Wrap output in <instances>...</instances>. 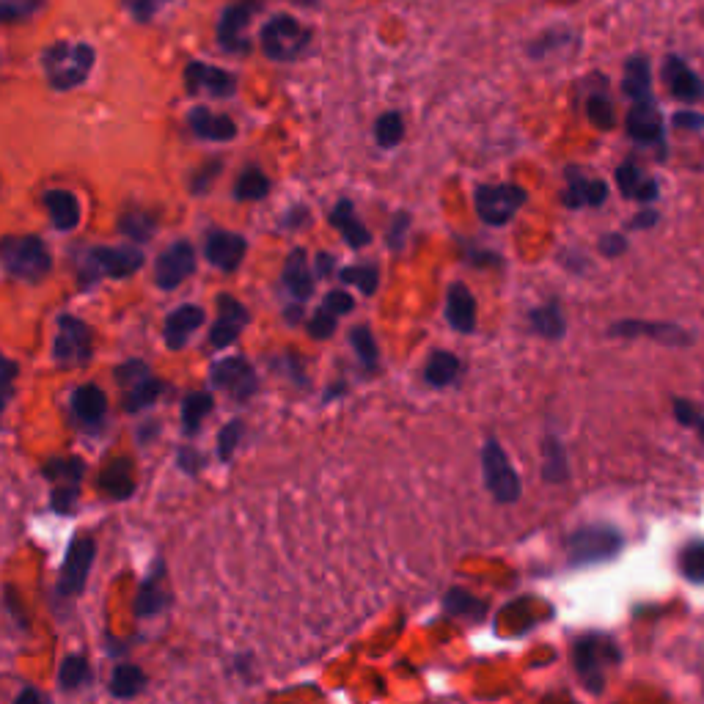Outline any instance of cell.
I'll list each match as a JSON object with an SVG mask.
<instances>
[{"mask_svg":"<svg viewBox=\"0 0 704 704\" xmlns=\"http://www.w3.org/2000/svg\"><path fill=\"white\" fill-rule=\"evenodd\" d=\"M0 267L11 278L36 284V281H42L44 275L50 273L53 259H50V251H47V245L39 237L22 234V237H3L0 240Z\"/></svg>","mask_w":704,"mask_h":704,"instance_id":"obj_1","label":"cell"},{"mask_svg":"<svg viewBox=\"0 0 704 704\" xmlns=\"http://www.w3.org/2000/svg\"><path fill=\"white\" fill-rule=\"evenodd\" d=\"M94 66V50L88 44H53L44 53V72L50 86L58 91H69V88L80 86Z\"/></svg>","mask_w":704,"mask_h":704,"instance_id":"obj_2","label":"cell"},{"mask_svg":"<svg viewBox=\"0 0 704 704\" xmlns=\"http://www.w3.org/2000/svg\"><path fill=\"white\" fill-rule=\"evenodd\" d=\"M619 660V649L608 636L592 633V636H583L575 649H572V663L581 682L592 693H600L605 688V671L608 666H614Z\"/></svg>","mask_w":704,"mask_h":704,"instance_id":"obj_3","label":"cell"},{"mask_svg":"<svg viewBox=\"0 0 704 704\" xmlns=\"http://www.w3.org/2000/svg\"><path fill=\"white\" fill-rule=\"evenodd\" d=\"M482 471H484V484L493 495L498 504H515L520 493H523V484L517 476L515 465L506 457V451L501 449L498 440H487L482 446Z\"/></svg>","mask_w":704,"mask_h":704,"instance_id":"obj_4","label":"cell"},{"mask_svg":"<svg viewBox=\"0 0 704 704\" xmlns=\"http://www.w3.org/2000/svg\"><path fill=\"white\" fill-rule=\"evenodd\" d=\"M567 550H570V564L575 567L603 564L622 550V534L614 526H586L572 534Z\"/></svg>","mask_w":704,"mask_h":704,"instance_id":"obj_5","label":"cell"},{"mask_svg":"<svg viewBox=\"0 0 704 704\" xmlns=\"http://www.w3.org/2000/svg\"><path fill=\"white\" fill-rule=\"evenodd\" d=\"M44 479L53 484V493H50V506L61 515H69L77 504V495H80V482H83V473H86V462L80 457H53V460L44 462Z\"/></svg>","mask_w":704,"mask_h":704,"instance_id":"obj_6","label":"cell"},{"mask_svg":"<svg viewBox=\"0 0 704 704\" xmlns=\"http://www.w3.org/2000/svg\"><path fill=\"white\" fill-rule=\"evenodd\" d=\"M94 355V336L80 317L61 314L53 339V358L61 366H86Z\"/></svg>","mask_w":704,"mask_h":704,"instance_id":"obj_7","label":"cell"},{"mask_svg":"<svg viewBox=\"0 0 704 704\" xmlns=\"http://www.w3.org/2000/svg\"><path fill=\"white\" fill-rule=\"evenodd\" d=\"M143 267V253L130 245L121 248H94L88 251L80 278L83 281H97V278H130Z\"/></svg>","mask_w":704,"mask_h":704,"instance_id":"obj_8","label":"cell"},{"mask_svg":"<svg viewBox=\"0 0 704 704\" xmlns=\"http://www.w3.org/2000/svg\"><path fill=\"white\" fill-rule=\"evenodd\" d=\"M526 190L520 185H479L476 187V212L487 226H506L526 204Z\"/></svg>","mask_w":704,"mask_h":704,"instance_id":"obj_9","label":"cell"},{"mask_svg":"<svg viewBox=\"0 0 704 704\" xmlns=\"http://www.w3.org/2000/svg\"><path fill=\"white\" fill-rule=\"evenodd\" d=\"M311 33L289 14H278L262 28V50L273 61H292L306 50Z\"/></svg>","mask_w":704,"mask_h":704,"instance_id":"obj_10","label":"cell"},{"mask_svg":"<svg viewBox=\"0 0 704 704\" xmlns=\"http://www.w3.org/2000/svg\"><path fill=\"white\" fill-rule=\"evenodd\" d=\"M94 556H97L94 539L88 534L72 537L64 564H61V575H58V594L61 597H77L86 589V578L91 572V564H94Z\"/></svg>","mask_w":704,"mask_h":704,"instance_id":"obj_11","label":"cell"},{"mask_svg":"<svg viewBox=\"0 0 704 704\" xmlns=\"http://www.w3.org/2000/svg\"><path fill=\"white\" fill-rule=\"evenodd\" d=\"M209 383L231 394L237 402H245L256 394V369L251 363L245 361L242 355H231V358H223V361L212 363L209 369Z\"/></svg>","mask_w":704,"mask_h":704,"instance_id":"obj_12","label":"cell"},{"mask_svg":"<svg viewBox=\"0 0 704 704\" xmlns=\"http://www.w3.org/2000/svg\"><path fill=\"white\" fill-rule=\"evenodd\" d=\"M193 270H196V251H193L190 242L179 240L157 256L154 281L160 289H176L187 275H193Z\"/></svg>","mask_w":704,"mask_h":704,"instance_id":"obj_13","label":"cell"},{"mask_svg":"<svg viewBox=\"0 0 704 704\" xmlns=\"http://www.w3.org/2000/svg\"><path fill=\"white\" fill-rule=\"evenodd\" d=\"M251 322V314L248 308L242 306L237 297L231 295H220L218 297V319L215 325L209 330V341L215 350H223V347H231L234 341L240 339V333L248 328Z\"/></svg>","mask_w":704,"mask_h":704,"instance_id":"obj_14","label":"cell"},{"mask_svg":"<svg viewBox=\"0 0 704 704\" xmlns=\"http://www.w3.org/2000/svg\"><path fill=\"white\" fill-rule=\"evenodd\" d=\"M69 410L83 432H102L108 418V396L99 385H80L69 399Z\"/></svg>","mask_w":704,"mask_h":704,"instance_id":"obj_15","label":"cell"},{"mask_svg":"<svg viewBox=\"0 0 704 704\" xmlns=\"http://www.w3.org/2000/svg\"><path fill=\"white\" fill-rule=\"evenodd\" d=\"M259 9V3H231L229 9L223 11L218 25V42L226 53H245L248 50V39H245V25L251 20L253 11Z\"/></svg>","mask_w":704,"mask_h":704,"instance_id":"obj_16","label":"cell"},{"mask_svg":"<svg viewBox=\"0 0 704 704\" xmlns=\"http://www.w3.org/2000/svg\"><path fill=\"white\" fill-rule=\"evenodd\" d=\"M168 589H165V561L157 559L152 564V570L146 572L138 597H135V614L141 619H152V616L163 614L168 608Z\"/></svg>","mask_w":704,"mask_h":704,"instance_id":"obj_17","label":"cell"},{"mask_svg":"<svg viewBox=\"0 0 704 704\" xmlns=\"http://www.w3.org/2000/svg\"><path fill=\"white\" fill-rule=\"evenodd\" d=\"M248 251V242L240 234H231V231H212L204 245L209 264H215L223 273H234L240 262L245 259Z\"/></svg>","mask_w":704,"mask_h":704,"instance_id":"obj_18","label":"cell"},{"mask_svg":"<svg viewBox=\"0 0 704 704\" xmlns=\"http://www.w3.org/2000/svg\"><path fill=\"white\" fill-rule=\"evenodd\" d=\"M627 135L638 143V146H660L663 143V119L652 105V99L647 102H636L633 110L627 113Z\"/></svg>","mask_w":704,"mask_h":704,"instance_id":"obj_19","label":"cell"},{"mask_svg":"<svg viewBox=\"0 0 704 704\" xmlns=\"http://www.w3.org/2000/svg\"><path fill=\"white\" fill-rule=\"evenodd\" d=\"M204 308L201 306H179L176 311H171L165 317V328H163V339L168 350H182L190 336L196 333L201 325H204Z\"/></svg>","mask_w":704,"mask_h":704,"instance_id":"obj_20","label":"cell"},{"mask_svg":"<svg viewBox=\"0 0 704 704\" xmlns=\"http://www.w3.org/2000/svg\"><path fill=\"white\" fill-rule=\"evenodd\" d=\"M663 83L669 88L671 97L680 99V102H699L704 97V83L699 80V75L682 58H674V55L663 66Z\"/></svg>","mask_w":704,"mask_h":704,"instance_id":"obj_21","label":"cell"},{"mask_svg":"<svg viewBox=\"0 0 704 704\" xmlns=\"http://www.w3.org/2000/svg\"><path fill=\"white\" fill-rule=\"evenodd\" d=\"M185 86L187 91H193V94H196V91H209L212 97H231L237 80H234L229 72L218 69V66H207L193 61V64H187L185 69Z\"/></svg>","mask_w":704,"mask_h":704,"instance_id":"obj_22","label":"cell"},{"mask_svg":"<svg viewBox=\"0 0 704 704\" xmlns=\"http://www.w3.org/2000/svg\"><path fill=\"white\" fill-rule=\"evenodd\" d=\"M446 319L457 333H471L476 328V300L465 284H451L446 295Z\"/></svg>","mask_w":704,"mask_h":704,"instance_id":"obj_23","label":"cell"},{"mask_svg":"<svg viewBox=\"0 0 704 704\" xmlns=\"http://www.w3.org/2000/svg\"><path fill=\"white\" fill-rule=\"evenodd\" d=\"M97 490L105 493L113 501H127L135 493V479H132V462L130 460H113L108 462L102 473L97 476Z\"/></svg>","mask_w":704,"mask_h":704,"instance_id":"obj_24","label":"cell"},{"mask_svg":"<svg viewBox=\"0 0 704 704\" xmlns=\"http://www.w3.org/2000/svg\"><path fill=\"white\" fill-rule=\"evenodd\" d=\"M605 198H608V185H605V182L570 174V182H567V190H564V204H567V207H603Z\"/></svg>","mask_w":704,"mask_h":704,"instance_id":"obj_25","label":"cell"},{"mask_svg":"<svg viewBox=\"0 0 704 704\" xmlns=\"http://www.w3.org/2000/svg\"><path fill=\"white\" fill-rule=\"evenodd\" d=\"M284 284L295 300H308V297L314 295V275L308 270L306 251L303 248L289 253V259L284 264Z\"/></svg>","mask_w":704,"mask_h":704,"instance_id":"obj_26","label":"cell"},{"mask_svg":"<svg viewBox=\"0 0 704 704\" xmlns=\"http://www.w3.org/2000/svg\"><path fill=\"white\" fill-rule=\"evenodd\" d=\"M44 207L50 212V220L58 231L75 229L80 223V204L69 190H47L44 193Z\"/></svg>","mask_w":704,"mask_h":704,"instance_id":"obj_27","label":"cell"},{"mask_svg":"<svg viewBox=\"0 0 704 704\" xmlns=\"http://www.w3.org/2000/svg\"><path fill=\"white\" fill-rule=\"evenodd\" d=\"M190 127L204 141H231L237 135V127H234V121L229 116L209 113L207 108H196L190 113Z\"/></svg>","mask_w":704,"mask_h":704,"instance_id":"obj_28","label":"cell"},{"mask_svg":"<svg viewBox=\"0 0 704 704\" xmlns=\"http://www.w3.org/2000/svg\"><path fill=\"white\" fill-rule=\"evenodd\" d=\"M330 223L341 231V237L347 240L350 248H363V245L372 242V234H369V229L363 226L361 220L355 218V209H352L350 201H339L336 204V209L330 212Z\"/></svg>","mask_w":704,"mask_h":704,"instance_id":"obj_29","label":"cell"},{"mask_svg":"<svg viewBox=\"0 0 704 704\" xmlns=\"http://www.w3.org/2000/svg\"><path fill=\"white\" fill-rule=\"evenodd\" d=\"M616 185L627 198H636V201H655L658 198V185L641 174V168L636 163H622L616 168Z\"/></svg>","mask_w":704,"mask_h":704,"instance_id":"obj_30","label":"cell"},{"mask_svg":"<svg viewBox=\"0 0 704 704\" xmlns=\"http://www.w3.org/2000/svg\"><path fill=\"white\" fill-rule=\"evenodd\" d=\"M460 358L454 352L438 350L429 355L427 369H424V380H427L432 388H446L451 385L457 377H460Z\"/></svg>","mask_w":704,"mask_h":704,"instance_id":"obj_31","label":"cell"},{"mask_svg":"<svg viewBox=\"0 0 704 704\" xmlns=\"http://www.w3.org/2000/svg\"><path fill=\"white\" fill-rule=\"evenodd\" d=\"M649 83H652V75H649L647 58H644V55L630 58L625 64V77H622V88H625L627 97L633 99V102H647V99H652Z\"/></svg>","mask_w":704,"mask_h":704,"instance_id":"obj_32","label":"cell"},{"mask_svg":"<svg viewBox=\"0 0 704 704\" xmlns=\"http://www.w3.org/2000/svg\"><path fill=\"white\" fill-rule=\"evenodd\" d=\"M146 685H149V680H146V674L135 663H121L110 674V693L116 699H135L138 693H143Z\"/></svg>","mask_w":704,"mask_h":704,"instance_id":"obj_33","label":"cell"},{"mask_svg":"<svg viewBox=\"0 0 704 704\" xmlns=\"http://www.w3.org/2000/svg\"><path fill=\"white\" fill-rule=\"evenodd\" d=\"M614 336H652V339L666 341V344H685V333L674 325H647L638 319H627L611 328Z\"/></svg>","mask_w":704,"mask_h":704,"instance_id":"obj_34","label":"cell"},{"mask_svg":"<svg viewBox=\"0 0 704 704\" xmlns=\"http://www.w3.org/2000/svg\"><path fill=\"white\" fill-rule=\"evenodd\" d=\"M212 407H215V399L209 391H190L182 399V429H185V435H196L201 424H204V418L212 413Z\"/></svg>","mask_w":704,"mask_h":704,"instance_id":"obj_35","label":"cell"},{"mask_svg":"<svg viewBox=\"0 0 704 704\" xmlns=\"http://www.w3.org/2000/svg\"><path fill=\"white\" fill-rule=\"evenodd\" d=\"M165 391V383L163 380H157V377H146V380H141L138 385H132V388H127V394H124V399H121V405H124V410L127 413H138V410H143V407H152L160 396H163Z\"/></svg>","mask_w":704,"mask_h":704,"instance_id":"obj_36","label":"cell"},{"mask_svg":"<svg viewBox=\"0 0 704 704\" xmlns=\"http://www.w3.org/2000/svg\"><path fill=\"white\" fill-rule=\"evenodd\" d=\"M528 319H531V325H534L539 336H545V339H561L564 330H567V319L561 314L559 303H545V306L534 308Z\"/></svg>","mask_w":704,"mask_h":704,"instance_id":"obj_37","label":"cell"},{"mask_svg":"<svg viewBox=\"0 0 704 704\" xmlns=\"http://www.w3.org/2000/svg\"><path fill=\"white\" fill-rule=\"evenodd\" d=\"M91 680V666L83 655H69L58 666V685L61 691H80Z\"/></svg>","mask_w":704,"mask_h":704,"instance_id":"obj_38","label":"cell"},{"mask_svg":"<svg viewBox=\"0 0 704 704\" xmlns=\"http://www.w3.org/2000/svg\"><path fill=\"white\" fill-rule=\"evenodd\" d=\"M350 344L363 369H366V372H374V369H377V361H380V350H377L372 328H369V325H355V328L350 330Z\"/></svg>","mask_w":704,"mask_h":704,"instance_id":"obj_39","label":"cell"},{"mask_svg":"<svg viewBox=\"0 0 704 704\" xmlns=\"http://www.w3.org/2000/svg\"><path fill=\"white\" fill-rule=\"evenodd\" d=\"M270 193V179L259 171V168H245L242 176L234 185V196L240 201H259Z\"/></svg>","mask_w":704,"mask_h":704,"instance_id":"obj_40","label":"cell"},{"mask_svg":"<svg viewBox=\"0 0 704 704\" xmlns=\"http://www.w3.org/2000/svg\"><path fill=\"white\" fill-rule=\"evenodd\" d=\"M680 572L693 583H704V539H693L680 553Z\"/></svg>","mask_w":704,"mask_h":704,"instance_id":"obj_41","label":"cell"},{"mask_svg":"<svg viewBox=\"0 0 704 704\" xmlns=\"http://www.w3.org/2000/svg\"><path fill=\"white\" fill-rule=\"evenodd\" d=\"M119 229L121 234H127L130 240L146 242L154 234V218L152 215H146V212H141V209H130V212L121 215Z\"/></svg>","mask_w":704,"mask_h":704,"instance_id":"obj_42","label":"cell"},{"mask_svg":"<svg viewBox=\"0 0 704 704\" xmlns=\"http://www.w3.org/2000/svg\"><path fill=\"white\" fill-rule=\"evenodd\" d=\"M341 284H352L361 289L363 295H374L377 284H380V273L374 264H355V267H344L339 273Z\"/></svg>","mask_w":704,"mask_h":704,"instance_id":"obj_43","label":"cell"},{"mask_svg":"<svg viewBox=\"0 0 704 704\" xmlns=\"http://www.w3.org/2000/svg\"><path fill=\"white\" fill-rule=\"evenodd\" d=\"M545 465H542V473H545V479L548 482H564L567 479V454H564V449L559 446V440L556 438H545Z\"/></svg>","mask_w":704,"mask_h":704,"instance_id":"obj_44","label":"cell"},{"mask_svg":"<svg viewBox=\"0 0 704 704\" xmlns=\"http://www.w3.org/2000/svg\"><path fill=\"white\" fill-rule=\"evenodd\" d=\"M374 132H377V143L385 146V149H391V146H396V143L402 141V135H405V121H402L399 113H383V116L377 119Z\"/></svg>","mask_w":704,"mask_h":704,"instance_id":"obj_45","label":"cell"},{"mask_svg":"<svg viewBox=\"0 0 704 704\" xmlns=\"http://www.w3.org/2000/svg\"><path fill=\"white\" fill-rule=\"evenodd\" d=\"M446 611H451V614L457 616H482L484 614V603L482 600H476V597H471L468 592H462V589H451L449 594H446Z\"/></svg>","mask_w":704,"mask_h":704,"instance_id":"obj_46","label":"cell"},{"mask_svg":"<svg viewBox=\"0 0 704 704\" xmlns=\"http://www.w3.org/2000/svg\"><path fill=\"white\" fill-rule=\"evenodd\" d=\"M586 110H589V119H592V124L597 127V130H611L614 127V105H611V99L603 97V94H594L592 99H589V105H586Z\"/></svg>","mask_w":704,"mask_h":704,"instance_id":"obj_47","label":"cell"},{"mask_svg":"<svg viewBox=\"0 0 704 704\" xmlns=\"http://www.w3.org/2000/svg\"><path fill=\"white\" fill-rule=\"evenodd\" d=\"M242 432H245V424H242L240 418H234V421H229L226 427L220 429L218 435V457L223 462L231 460V454L237 451V446H240L242 440Z\"/></svg>","mask_w":704,"mask_h":704,"instance_id":"obj_48","label":"cell"},{"mask_svg":"<svg viewBox=\"0 0 704 704\" xmlns=\"http://www.w3.org/2000/svg\"><path fill=\"white\" fill-rule=\"evenodd\" d=\"M113 377H116V383L124 385V388H132V385H138L141 380L149 377V366H146V361L132 358V361H124L121 366H116Z\"/></svg>","mask_w":704,"mask_h":704,"instance_id":"obj_49","label":"cell"},{"mask_svg":"<svg viewBox=\"0 0 704 704\" xmlns=\"http://www.w3.org/2000/svg\"><path fill=\"white\" fill-rule=\"evenodd\" d=\"M14 380H17V363L0 352V413H3V407L9 405L11 394H14Z\"/></svg>","mask_w":704,"mask_h":704,"instance_id":"obj_50","label":"cell"},{"mask_svg":"<svg viewBox=\"0 0 704 704\" xmlns=\"http://www.w3.org/2000/svg\"><path fill=\"white\" fill-rule=\"evenodd\" d=\"M308 333H311V339H330L336 333V314H330L328 308H319L317 314L308 319Z\"/></svg>","mask_w":704,"mask_h":704,"instance_id":"obj_51","label":"cell"},{"mask_svg":"<svg viewBox=\"0 0 704 704\" xmlns=\"http://www.w3.org/2000/svg\"><path fill=\"white\" fill-rule=\"evenodd\" d=\"M322 308H328L330 314H336V317H344V314H350L352 308H355V300L350 297V292L333 289V292H328L325 300H322Z\"/></svg>","mask_w":704,"mask_h":704,"instance_id":"obj_52","label":"cell"},{"mask_svg":"<svg viewBox=\"0 0 704 704\" xmlns=\"http://www.w3.org/2000/svg\"><path fill=\"white\" fill-rule=\"evenodd\" d=\"M218 171L220 163H207L204 168H198L193 182H190V190H193V193H207L209 187H212V182H215V174H218Z\"/></svg>","mask_w":704,"mask_h":704,"instance_id":"obj_53","label":"cell"},{"mask_svg":"<svg viewBox=\"0 0 704 704\" xmlns=\"http://www.w3.org/2000/svg\"><path fill=\"white\" fill-rule=\"evenodd\" d=\"M407 226H410V218H407V215H396L394 223H391V231H388V245H391L394 251H399V248H402Z\"/></svg>","mask_w":704,"mask_h":704,"instance_id":"obj_54","label":"cell"},{"mask_svg":"<svg viewBox=\"0 0 704 704\" xmlns=\"http://www.w3.org/2000/svg\"><path fill=\"white\" fill-rule=\"evenodd\" d=\"M179 465H182V471L196 476L201 471V465H204V457L196 449H179Z\"/></svg>","mask_w":704,"mask_h":704,"instance_id":"obj_55","label":"cell"},{"mask_svg":"<svg viewBox=\"0 0 704 704\" xmlns=\"http://www.w3.org/2000/svg\"><path fill=\"white\" fill-rule=\"evenodd\" d=\"M600 251H603L605 256H619V253H625V237H622V234H605L603 240H600Z\"/></svg>","mask_w":704,"mask_h":704,"instance_id":"obj_56","label":"cell"},{"mask_svg":"<svg viewBox=\"0 0 704 704\" xmlns=\"http://www.w3.org/2000/svg\"><path fill=\"white\" fill-rule=\"evenodd\" d=\"M160 3H163V0H127V6H130L132 14H135L138 20H149Z\"/></svg>","mask_w":704,"mask_h":704,"instance_id":"obj_57","label":"cell"},{"mask_svg":"<svg viewBox=\"0 0 704 704\" xmlns=\"http://www.w3.org/2000/svg\"><path fill=\"white\" fill-rule=\"evenodd\" d=\"M674 124H677V127H685V130H699V127H704V116L702 113L682 110V113H677V116H674Z\"/></svg>","mask_w":704,"mask_h":704,"instance_id":"obj_58","label":"cell"},{"mask_svg":"<svg viewBox=\"0 0 704 704\" xmlns=\"http://www.w3.org/2000/svg\"><path fill=\"white\" fill-rule=\"evenodd\" d=\"M14 704H53L50 702V696L44 691H39V688H25V691L14 699Z\"/></svg>","mask_w":704,"mask_h":704,"instance_id":"obj_59","label":"cell"},{"mask_svg":"<svg viewBox=\"0 0 704 704\" xmlns=\"http://www.w3.org/2000/svg\"><path fill=\"white\" fill-rule=\"evenodd\" d=\"M655 220H658V212L649 209V212H641L630 220V229H649V226H655Z\"/></svg>","mask_w":704,"mask_h":704,"instance_id":"obj_60","label":"cell"},{"mask_svg":"<svg viewBox=\"0 0 704 704\" xmlns=\"http://www.w3.org/2000/svg\"><path fill=\"white\" fill-rule=\"evenodd\" d=\"M333 264H336V259L330 256V253H319L317 256V275L319 278H328L330 273H333Z\"/></svg>","mask_w":704,"mask_h":704,"instance_id":"obj_61","label":"cell"},{"mask_svg":"<svg viewBox=\"0 0 704 704\" xmlns=\"http://www.w3.org/2000/svg\"><path fill=\"white\" fill-rule=\"evenodd\" d=\"M300 317H303V311H300V306L289 308V311H286V319H289V322H300Z\"/></svg>","mask_w":704,"mask_h":704,"instance_id":"obj_62","label":"cell"},{"mask_svg":"<svg viewBox=\"0 0 704 704\" xmlns=\"http://www.w3.org/2000/svg\"><path fill=\"white\" fill-rule=\"evenodd\" d=\"M693 427L699 429V435L704 438V416H696V421H693Z\"/></svg>","mask_w":704,"mask_h":704,"instance_id":"obj_63","label":"cell"},{"mask_svg":"<svg viewBox=\"0 0 704 704\" xmlns=\"http://www.w3.org/2000/svg\"><path fill=\"white\" fill-rule=\"evenodd\" d=\"M295 3H300V6H308V9H311V6H317L319 0H295Z\"/></svg>","mask_w":704,"mask_h":704,"instance_id":"obj_64","label":"cell"}]
</instances>
